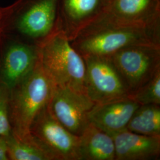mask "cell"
<instances>
[{
	"instance_id": "obj_19",
	"label": "cell",
	"mask_w": 160,
	"mask_h": 160,
	"mask_svg": "<svg viewBox=\"0 0 160 160\" xmlns=\"http://www.w3.org/2000/svg\"><path fill=\"white\" fill-rule=\"evenodd\" d=\"M0 160H8L6 140L2 137H0Z\"/></svg>"
},
{
	"instance_id": "obj_9",
	"label": "cell",
	"mask_w": 160,
	"mask_h": 160,
	"mask_svg": "<svg viewBox=\"0 0 160 160\" xmlns=\"http://www.w3.org/2000/svg\"><path fill=\"white\" fill-rule=\"evenodd\" d=\"M60 0H30L20 17L18 31L29 38H46L58 28Z\"/></svg>"
},
{
	"instance_id": "obj_14",
	"label": "cell",
	"mask_w": 160,
	"mask_h": 160,
	"mask_svg": "<svg viewBox=\"0 0 160 160\" xmlns=\"http://www.w3.org/2000/svg\"><path fill=\"white\" fill-rule=\"evenodd\" d=\"M81 160H116L112 136L89 123L80 136Z\"/></svg>"
},
{
	"instance_id": "obj_17",
	"label": "cell",
	"mask_w": 160,
	"mask_h": 160,
	"mask_svg": "<svg viewBox=\"0 0 160 160\" xmlns=\"http://www.w3.org/2000/svg\"><path fill=\"white\" fill-rule=\"evenodd\" d=\"M128 97L139 105H160V70L148 82L131 92Z\"/></svg>"
},
{
	"instance_id": "obj_11",
	"label": "cell",
	"mask_w": 160,
	"mask_h": 160,
	"mask_svg": "<svg viewBox=\"0 0 160 160\" xmlns=\"http://www.w3.org/2000/svg\"><path fill=\"white\" fill-rule=\"evenodd\" d=\"M38 61L36 45L12 44L7 48L0 65V84L12 89L28 75Z\"/></svg>"
},
{
	"instance_id": "obj_20",
	"label": "cell",
	"mask_w": 160,
	"mask_h": 160,
	"mask_svg": "<svg viewBox=\"0 0 160 160\" xmlns=\"http://www.w3.org/2000/svg\"><path fill=\"white\" fill-rule=\"evenodd\" d=\"M108 1H109V2H110V1H112V0H108Z\"/></svg>"
},
{
	"instance_id": "obj_1",
	"label": "cell",
	"mask_w": 160,
	"mask_h": 160,
	"mask_svg": "<svg viewBox=\"0 0 160 160\" xmlns=\"http://www.w3.org/2000/svg\"><path fill=\"white\" fill-rule=\"evenodd\" d=\"M36 46L42 68L55 86L86 94V65L65 32L58 28Z\"/></svg>"
},
{
	"instance_id": "obj_16",
	"label": "cell",
	"mask_w": 160,
	"mask_h": 160,
	"mask_svg": "<svg viewBox=\"0 0 160 160\" xmlns=\"http://www.w3.org/2000/svg\"><path fill=\"white\" fill-rule=\"evenodd\" d=\"M126 129L146 136H160V105H140L132 116Z\"/></svg>"
},
{
	"instance_id": "obj_8",
	"label": "cell",
	"mask_w": 160,
	"mask_h": 160,
	"mask_svg": "<svg viewBox=\"0 0 160 160\" xmlns=\"http://www.w3.org/2000/svg\"><path fill=\"white\" fill-rule=\"evenodd\" d=\"M95 104L85 94L55 86L48 105L64 127L80 136L90 123L88 114Z\"/></svg>"
},
{
	"instance_id": "obj_3",
	"label": "cell",
	"mask_w": 160,
	"mask_h": 160,
	"mask_svg": "<svg viewBox=\"0 0 160 160\" xmlns=\"http://www.w3.org/2000/svg\"><path fill=\"white\" fill-rule=\"evenodd\" d=\"M71 43L82 57H110L127 46L160 45V33L143 28L112 26L82 31Z\"/></svg>"
},
{
	"instance_id": "obj_7",
	"label": "cell",
	"mask_w": 160,
	"mask_h": 160,
	"mask_svg": "<svg viewBox=\"0 0 160 160\" xmlns=\"http://www.w3.org/2000/svg\"><path fill=\"white\" fill-rule=\"evenodd\" d=\"M48 104L33 120L30 128L32 135L51 153L54 160H81L80 136L64 127L52 114Z\"/></svg>"
},
{
	"instance_id": "obj_13",
	"label": "cell",
	"mask_w": 160,
	"mask_h": 160,
	"mask_svg": "<svg viewBox=\"0 0 160 160\" xmlns=\"http://www.w3.org/2000/svg\"><path fill=\"white\" fill-rule=\"evenodd\" d=\"M112 136L116 160H158L160 156V136L151 137L125 130Z\"/></svg>"
},
{
	"instance_id": "obj_10",
	"label": "cell",
	"mask_w": 160,
	"mask_h": 160,
	"mask_svg": "<svg viewBox=\"0 0 160 160\" xmlns=\"http://www.w3.org/2000/svg\"><path fill=\"white\" fill-rule=\"evenodd\" d=\"M108 0H60L58 25L73 40L106 9Z\"/></svg>"
},
{
	"instance_id": "obj_4",
	"label": "cell",
	"mask_w": 160,
	"mask_h": 160,
	"mask_svg": "<svg viewBox=\"0 0 160 160\" xmlns=\"http://www.w3.org/2000/svg\"><path fill=\"white\" fill-rule=\"evenodd\" d=\"M112 26L143 28L160 33V0H112L80 32Z\"/></svg>"
},
{
	"instance_id": "obj_2",
	"label": "cell",
	"mask_w": 160,
	"mask_h": 160,
	"mask_svg": "<svg viewBox=\"0 0 160 160\" xmlns=\"http://www.w3.org/2000/svg\"><path fill=\"white\" fill-rule=\"evenodd\" d=\"M55 87L38 58L28 75L10 90L8 114L14 135L23 139L32 136V124L49 102Z\"/></svg>"
},
{
	"instance_id": "obj_15",
	"label": "cell",
	"mask_w": 160,
	"mask_h": 160,
	"mask_svg": "<svg viewBox=\"0 0 160 160\" xmlns=\"http://www.w3.org/2000/svg\"><path fill=\"white\" fill-rule=\"evenodd\" d=\"M5 140L8 160H54L51 153L32 135L23 139L12 132Z\"/></svg>"
},
{
	"instance_id": "obj_6",
	"label": "cell",
	"mask_w": 160,
	"mask_h": 160,
	"mask_svg": "<svg viewBox=\"0 0 160 160\" xmlns=\"http://www.w3.org/2000/svg\"><path fill=\"white\" fill-rule=\"evenodd\" d=\"M86 95L96 104L128 97L129 91L110 57H82Z\"/></svg>"
},
{
	"instance_id": "obj_12",
	"label": "cell",
	"mask_w": 160,
	"mask_h": 160,
	"mask_svg": "<svg viewBox=\"0 0 160 160\" xmlns=\"http://www.w3.org/2000/svg\"><path fill=\"white\" fill-rule=\"evenodd\" d=\"M139 106L129 97L95 104L88 114L89 123L113 135L127 130L132 116Z\"/></svg>"
},
{
	"instance_id": "obj_18",
	"label": "cell",
	"mask_w": 160,
	"mask_h": 160,
	"mask_svg": "<svg viewBox=\"0 0 160 160\" xmlns=\"http://www.w3.org/2000/svg\"><path fill=\"white\" fill-rule=\"evenodd\" d=\"M9 94V88L0 84V137L4 138L12 132L8 114Z\"/></svg>"
},
{
	"instance_id": "obj_5",
	"label": "cell",
	"mask_w": 160,
	"mask_h": 160,
	"mask_svg": "<svg viewBox=\"0 0 160 160\" xmlns=\"http://www.w3.org/2000/svg\"><path fill=\"white\" fill-rule=\"evenodd\" d=\"M110 58L130 94L148 82L160 70V45L127 46Z\"/></svg>"
}]
</instances>
